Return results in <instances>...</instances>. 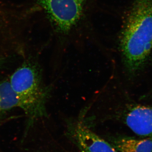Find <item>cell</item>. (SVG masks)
<instances>
[{"label": "cell", "instance_id": "cell-6", "mask_svg": "<svg viewBox=\"0 0 152 152\" xmlns=\"http://www.w3.org/2000/svg\"><path fill=\"white\" fill-rule=\"evenodd\" d=\"M108 141L118 152H152V138L138 139L122 136H109Z\"/></svg>", "mask_w": 152, "mask_h": 152}, {"label": "cell", "instance_id": "cell-8", "mask_svg": "<svg viewBox=\"0 0 152 152\" xmlns=\"http://www.w3.org/2000/svg\"><path fill=\"white\" fill-rule=\"evenodd\" d=\"M4 59L3 58H0V68L2 66L4 63Z\"/></svg>", "mask_w": 152, "mask_h": 152}, {"label": "cell", "instance_id": "cell-4", "mask_svg": "<svg viewBox=\"0 0 152 152\" xmlns=\"http://www.w3.org/2000/svg\"><path fill=\"white\" fill-rule=\"evenodd\" d=\"M55 25L61 31H69L77 21L83 0H40Z\"/></svg>", "mask_w": 152, "mask_h": 152}, {"label": "cell", "instance_id": "cell-5", "mask_svg": "<svg viewBox=\"0 0 152 152\" xmlns=\"http://www.w3.org/2000/svg\"><path fill=\"white\" fill-rule=\"evenodd\" d=\"M124 122L136 134L152 138V107L137 105L130 107L124 116Z\"/></svg>", "mask_w": 152, "mask_h": 152}, {"label": "cell", "instance_id": "cell-1", "mask_svg": "<svg viewBox=\"0 0 152 152\" xmlns=\"http://www.w3.org/2000/svg\"><path fill=\"white\" fill-rule=\"evenodd\" d=\"M120 47L130 73L142 70L152 54V0H134L123 30Z\"/></svg>", "mask_w": 152, "mask_h": 152}, {"label": "cell", "instance_id": "cell-2", "mask_svg": "<svg viewBox=\"0 0 152 152\" xmlns=\"http://www.w3.org/2000/svg\"><path fill=\"white\" fill-rule=\"evenodd\" d=\"M10 82L18 99V107L26 116L23 136L24 137L31 130L37 121L46 116V106L50 89L44 84L37 64L31 60L25 61L14 72Z\"/></svg>", "mask_w": 152, "mask_h": 152}, {"label": "cell", "instance_id": "cell-7", "mask_svg": "<svg viewBox=\"0 0 152 152\" xmlns=\"http://www.w3.org/2000/svg\"><path fill=\"white\" fill-rule=\"evenodd\" d=\"M18 107L16 96L10 81L0 82V114Z\"/></svg>", "mask_w": 152, "mask_h": 152}, {"label": "cell", "instance_id": "cell-3", "mask_svg": "<svg viewBox=\"0 0 152 152\" xmlns=\"http://www.w3.org/2000/svg\"><path fill=\"white\" fill-rule=\"evenodd\" d=\"M66 135L81 152H118L107 141L91 130L82 120L68 123Z\"/></svg>", "mask_w": 152, "mask_h": 152}]
</instances>
